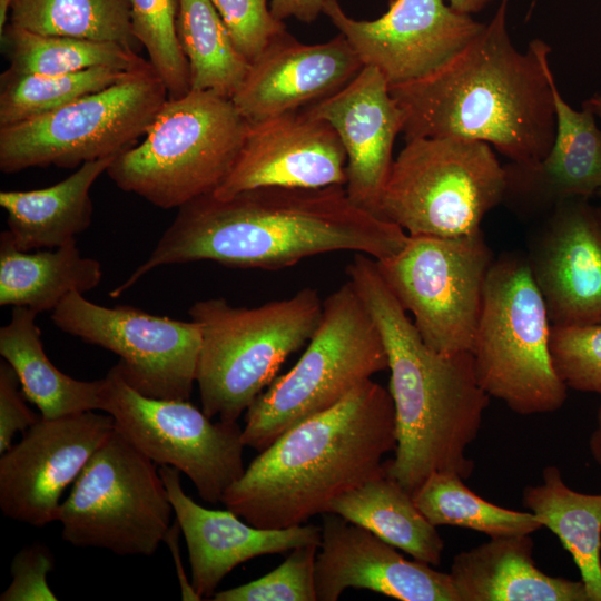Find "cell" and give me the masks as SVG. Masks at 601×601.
<instances>
[{"label": "cell", "instance_id": "1", "mask_svg": "<svg viewBox=\"0 0 601 601\" xmlns=\"http://www.w3.org/2000/svg\"><path fill=\"white\" fill-rule=\"evenodd\" d=\"M407 237L400 226L355 205L342 185L260 187L226 199L208 194L178 208L149 257L109 295L119 297L166 265L211 260L272 270L337 250L378 260L396 254Z\"/></svg>", "mask_w": 601, "mask_h": 601}, {"label": "cell", "instance_id": "2", "mask_svg": "<svg viewBox=\"0 0 601 601\" xmlns=\"http://www.w3.org/2000/svg\"><path fill=\"white\" fill-rule=\"evenodd\" d=\"M509 0L456 56L418 80L390 87L413 138L463 137L489 144L513 162H534L556 132L551 48L541 39L519 51L508 31Z\"/></svg>", "mask_w": 601, "mask_h": 601}, {"label": "cell", "instance_id": "3", "mask_svg": "<svg viewBox=\"0 0 601 601\" xmlns=\"http://www.w3.org/2000/svg\"><path fill=\"white\" fill-rule=\"evenodd\" d=\"M346 275L371 313L388 359L396 446L385 474L411 494L433 473L469 479L474 462L466 450L490 404L471 352L442 354L427 346L376 259L356 253Z\"/></svg>", "mask_w": 601, "mask_h": 601}, {"label": "cell", "instance_id": "4", "mask_svg": "<svg viewBox=\"0 0 601 601\" xmlns=\"http://www.w3.org/2000/svg\"><path fill=\"white\" fill-rule=\"evenodd\" d=\"M395 446L392 396L367 380L260 451L221 503L257 528L302 525L326 513L336 497L384 475V456Z\"/></svg>", "mask_w": 601, "mask_h": 601}, {"label": "cell", "instance_id": "5", "mask_svg": "<svg viewBox=\"0 0 601 601\" xmlns=\"http://www.w3.org/2000/svg\"><path fill=\"white\" fill-rule=\"evenodd\" d=\"M322 313L323 300L311 287L256 307L221 297L194 303L188 314L201 334L196 384L204 413L237 422L285 359L308 343Z\"/></svg>", "mask_w": 601, "mask_h": 601}, {"label": "cell", "instance_id": "6", "mask_svg": "<svg viewBox=\"0 0 601 601\" xmlns=\"http://www.w3.org/2000/svg\"><path fill=\"white\" fill-rule=\"evenodd\" d=\"M247 129L230 98L190 90L168 98L145 139L118 155L107 174L124 191L164 209L179 208L224 183Z\"/></svg>", "mask_w": 601, "mask_h": 601}, {"label": "cell", "instance_id": "7", "mask_svg": "<svg viewBox=\"0 0 601 601\" xmlns=\"http://www.w3.org/2000/svg\"><path fill=\"white\" fill-rule=\"evenodd\" d=\"M387 367L382 335L347 280L323 300L319 325L297 363L246 410L245 446L263 451L286 430L331 408Z\"/></svg>", "mask_w": 601, "mask_h": 601}, {"label": "cell", "instance_id": "8", "mask_svg": "<svg viewBox=\"0 0 601 601\" xmlns=\"http://www.w3.org/2000/svg\"><path fill=\"white\" fill-rule=\"evenodd\" d=\"M550 329L526 256L494 259L471 354L481 387L516 414L552 413L566 400L551 358Z\"/></svg>", "mask_w": 601, "mask_h": 601}, {"label": "cell", "instance_id": "9", "mask_svg": "<svg viewBox=\"0 0 601 601\" xmlns=\"http://www.w3.org/2000/svg\"><path fill=\"white\" fill-rule=\"evenodd\" d=\"M504 190V167L489 144L463 137L413 138L394 159L380 216L407 235H471L503 203Z\"/></svg>", "mask_w": 601, "mask_h": 601}, {"label": "cell", "instance_id": "10", "mask_svg": "<svg viewBox=\"0 0 601 601\" xmlns=\"http://www.w3.org/2000/svg\"><path fill=\"white\" fill-rule=\"evenodd\" d=\"M173 513L157 465L115 427L60 503L57 521L73 546L150 556Z\"/></svg>", "mask_w": 601, "mask_h": 601}, {"label": "cell", "instance_id": "11", "mask_svg": "<svg viewBox=\"0 0 601 601\" xmlns=\"http://www.w3.org/2000/svg\"><path fill=\"white\" fill-rule=\"evenodd\" d=\"M168 91L151 65L46 115L0 127V170L80 167L145 136Z\"/></svg>", "mask_w": 601, "mask_h": 601}, {"label": "cell", "instance_id": "12", "mask_svg": "<svg viewBox=\"0 0 601 601\" xmlns=\"http://www.w3.org/2000/svg\"><path fill=\"white\" fill-rule=\"evenodd\" d=\"M494 259L480 230L455 237L408 235L396 254L376 263L425 344L453 354L471 352Z\"/></svg>", "mask_w": 601, "mask_h": 601}, {"label": "cell", "instance_id": "13", "mask_svg": "<svg viewBox=\"0 0 601 601\" xmlns=\"http://www.w3.org/2000/svg\"><path fill=\"white\" fill-rule=\"evenodd\" d=\"M101 411L115 427L157 466H171L195 485L200 499L216 504L245 471L243 428L213 422L189 400L141 394L116 364L104 377Z\"/></svg>", "mask_w": 601, "mask_h": 601}, {"label": "cell", "instance_id": "14", "mask_svg": "<svg viewBox=\"0 0 601 601\" xmlns=\"http://www.w3.org/2000/svg\"><path fill=\"white\" fill-rule=\"evenodd\" d=\"M55 325L119 357L125 380L144 395L189 400L201 334L194 321L152 315L131 306L106 307L71 293L52 312Z\"/></svg>", "mask_w": 601, "mask_h": 601}, {"label": "cell", "instance_id": "15", "mask_svg": "<svg viewBox=\"0 0 601 601\" xmlns=\"http://www.w3.org/2000/svg\"><path fill=\"white\" fill-rule=\"evenodd\" d=\"M324 13L363 65L377 69L390 87L434 72L485 27L444 0H390L388 10L375 20H355L337 0H327Z\"/></svg>", "mask_w": 601, "mask_h": 601}, {"label": "cell", "instance_id": "16", "mask_svg": "<svg viewBox=\"0 0 601 601\" xmlns=\"http://www.w3.org/2000/svg\"><path fill=\"white\" fill-rule=\"evenodd\" d=\"M114 430V418L107 413L40 416L1 454L2 514L36 528L57 521L62 493Z\"/></svg>", "mask_w": 601, "mask_h": 601}, {"label": "cell", "instance_id": "17", "mask_svg": "<svg viewBox=\"0 0 601 601\" xmlns=\"http://www.w3.org/2000/svg\"><path fill=\"white\" fill-rule=\"evenodd\" d=\"M346 165L335 129L299 109L248 122L237 160L213 195L226 199L260 187L345 186Z\"/></svg>", "mask_w": 601, "mask_h": 601}, {"label": "cell", "instance_id": "18", "mask_svg": "<svg viewBox=\"0 0 601 601\" xmlns=\"http://www.w3.org/2000/svg\"><path fill=\"white\" fill-rule=\"evenodd\" d=\"M526 259L551 325L601 324V218L589 199L544 216Z\"/></svg>", "mask_w": 601, "mask_h": 601}, {"label": "cell", "instance_id": "19", "mask_svg": "<svg viewBox=\"0 0 601 601\" xmlns=\"http://www.w3.org/2000/svg\"><path fill=\"white\" fill-rule=\"evenodd\" d=\"M315 562L317 601H336L348 589H367L401 601H460L449 572L407 560L368 530L323 513Z\"/></svg>", "mask_w": 601, "mask_h": 601}, {"label": "cell", "instance_id": "20", "mask_svg": "<svg viewBox=\"0 0 601 601\" xmlns=\"http://www.w3.org/2000/svg\"><path fill=\"white\" fill-rule=\"evenodd\" d=\"M303 109L327 121L338 135L347 157L349 199L380 216L394 162V141L404 125L403 111L384 76L364 66L344 88Z\"/></svg>", "mask_w": 601, "mask_h": 601}, {"label": "cell", "instance_id": "21", "mask_svg": "<svg viewBox=\"0 0 601 601\" xmlns=\"http://www.w3.org/2000/svg\"><path fill=\"white\" fill-rule=\"evenodd\" d=\"M364 68L343 35L306 45L287 31L250 62L231 97L238 112L255 122L297 111L337 92Z\"/></svg>", "mask_w": 601, "mask_h": 601}, {"label": "cell", "instance_id": "22", "mask_svg": "<svg viewBox=\"0 0 601 601\" xmlns=\"http://www.w3.org/2000/svg\"><path fill=\"white\" fill-rule=\"evenodd\" d=\"M159 473L186 541L191 584L201 599L213 597L223 579L250 559L321 543L322 526L257 528L228 509L199 505L184 492L178 470L165 465L159 466Z\"/></svg>", "mask_w": 601, "mask_h": 601}, {"label": "cell", "instance_id": "23", "mask_svg": "<svg viewBox=\"0 0 601 601\" xmlns=\"http://www.w3.org/2000/svg\"><path fill=\"white\" fill-rule=\"evenodd\" d=\"M556 132L548 155L534 162L503 165V203L522 217L546 216L559 204L589 199L601 188V129L587 107L573 109L554 78Z\"/></svg>", "mask_w": 601, "mask_h": 601}, {"label": "cell", "instance_id": "24", "mask_svg": "<svg viewBox=\"0 0 601 601\" xmlns=\"http://www.w3.org/2000/svg\"><path fill=\"white\" fill-rule=\"evenodd\" d=\"M533 548L531 534H520L459 552L449 574L460 601H589L581 580L540 570Z\"/></svg>", "mask_w": 601, "mask_h": 601}, {"label": "cell", "instance_id": "25", "mask_svg": "<svg viewBox=\"0 0 601 601\" xmlns=\"http://www.w3.org/2000/svg\"><path fill=\"white\" fill-rule=\"evenodd\" d=\"M115 158L85 162L68 178L46 188L0 191V206L8 214L7 230L17 248L53 249L85 231L93 213L90 189Z\"/></svg>", "mask_w": 601, "mask_h": 601}, {"label": "cell", "instance_id": "26", "mask_svg": "<svg viewBox=\"0 0 601 601\" xmlns=\"http://www.w3.org/2000/svg\"><path fill=\"white\" fill-rule=\"evenodd\" d=\"M102 278L101 264L83 257L76 238L49 250L17 248L8 230L0 234V305L53 312L71 293L85 294Z\"/></svg>", "mask_w": 601, "mask_h": 601}, {"label": "cell", "instance_id": "27", "mask_svg": "<svg viewBox=\"0 0 601 601\" xmlns=\"http://www.w3.org/2000/svg\"><path fill=\"white\" fill-rule=\"evenodd\" d=\"M37 315L16 306L0 328V355L16 372L26 398L47 420L101 411L104 378L80 381L58 370L43 349Z\"/></svg>", "mask_w": 601, "mask_h": 601}, {"label": "cell", "instance_id": "28", "mask_svg": "<svg viewBox=\"0 0 601 601\" xmlns=\"http://www.w3.org/2000/svg\"><path fill=\"white\" fill-rule=\"evenodd\" d=\"M522 503L571 554L589 601H601V494L571 489L560 469L548 465L540 484L524 487Z\"/></svg>", "mask_w": 601, "mask_h": 601}, {"label": "cell", "instance_id": "29", "mask_svg": "<svg viewBox=\"0 0 601 601\" xmlns=\"http://www.w3.org/2000/svg\"><path fill=\"white\" fill-rule=\"evenodd\" d=\"M357 524L414 560L440 565L444 541L413 495L386 474L333 500L328 511Z\"/></svg>", "mask_w": 601, "mask_h": 601}, {"label": "cell", "instance_id": "30", "mask_svg": "<svg viewBox=\"0 0 601 601\" xmlns=\"http://www.w3.org/2000/svg\"><path fill=\"white\" fill-rule=\"evenodd\" d=\"M176 27L189 65L191 90L231 99L250 62L236 49L211 0H178Z\"/></svg>", "mask_w": 601, "mask_h": 601}, {"label": "cell", "instance_id": "31", "mask_svg": "<svg viewBox=\"0 0 601 601\" xmlns=\"http://www.w3.org/2000/svg\"><path fill=\"white\" fill-rule=\"evenodd\" d=\"M1 41L10 62L7 70L18 75H66L102 67L134 71L150 65L117 42L40 35L11 24Z\"/></svg>", "mask_w": 601, "mask_h": 601}, {"label": "cell", "instance_id": "32", "mask_svg": "<svg viewBox=\"0 0 601 601\" xmlns=\"http://www.w3.org/2000/svg\"><path fill=\"white\" fill-rule=\"evenodd\" d=\"M31 32L117 42L136 39L130 0H13L10 23Z\"/></svg>", "mask_w": 601, "mask_h": 601}, {"label": "cell", "instance_id": "33", "mask_svg": "<svg viewBox=\"0 0 601 601\" xmlns=\"http://www.w3.org/2000/svg\"><path fill=\"white\" fill-rule=\"evenodd\" d=\"M412 495L435 526L470 529L489 538L532 534L543 528L529 511L510 510L479 496L454 473L431 474Z\"/></svg>", "mask_w": 601, "mask_h": 601}, {"label": "cell", "instance_id": "34", "mask_svg": "<svg viewBox=\"0 0 601 601\" xmlns=\"http://www.w3.org/2000/svg\"><path fill=\"white\" fill-rule=\"evenodd\" d=\"M130 72L105 67L51 76L6 70L0 78V127L51 112L117 83Z\"/></svg>", "mask_w": 601, "mask_h": 601}, {"label": "cell", "instance_id": "35", "mask_svg": "<svg viewBox=\"0 0 601 601\" xmlns=\"http://www.w3.org/2000/svg\"><path fill=\"white\" fill-rule=\"evenodd\" d=\"M135 38L146 48L149 62L169 98L191 90L187 58L176 27L178 0H130Z\"/></svg>", "mask_w": 601, "mask_h": 601}, {"label": "cell", "instance_id": "36", "mask_svg": "<svg viewBox=\"0 0 601 601\" xmlns=\"http://www.w3.org/2000/svg\"><path fill=\"white\" fill-rule=\"evenodd\" d=\"M319 543L294 548L285 561L248 583L216 591L215 601H317L315 562Z\"/></svg>", "mask_w": 601, "mask_h": 601}, {"label": "cell", "instance_id": "37", "mask_svg": "<svg viewBox=\"0 0 601 601\" xmlns=\"http://www.w3.org/2000/svg\"><path fill=\"white\" fill-rule=\"evenodd\" d=\"M550 353L568 388L601 395V324L551 325Z\"/></svg>", "mask_w": 601, "mask_h": 601}, {"label": "cell", "instance_id": "38", "mask_svg": "<svg viewBox=\"0 0 601 601\" xmlns=\"http://www.w3.org/2000/svg\"><path fill=\"white\" fill-rule=\"evenodd\" d=\"M238 52L255 60L277 37L286 32L267 0H211Z\"/></svg>", "mask_w": 601, "mask_h": 601}, {"label": "cell", "instance_id": "39", "mask_svg": "<svg viewBox=\"0 0 601 601\" xmlns=\"http://www.w3.org/2000/svg\"><path fill=\"white\" fill-rule=\"evenodd\" d=\"M55 559L42 543L24 546L12 559L11 582L1 593V601H56L48 583Z\"/></svg>", "mask_w": 601, "mask_h": 601}, {"label": "cell", "instance_id": "40", "mask_svg": "<svg viewBox=\"0 0 601 601\" xmlns=\"http://www.w3.org/2000/svg\"><path fill=\"white\" fill-rule=\"evenodd\" d=\"M19 380L12 367L0 363V454L11 445L18 432H26L38 422V417L27 405L28 401L19 388Z\"/></svg>", "mask_w": 601, "mask_h": 601}, {"label": "cell", "instance_id": "41", "mask_svg": "<svg viewBox=\"0 0 601 601\" xmlns=\"http://www.w3.org/2000/svg\"><path fill=\"white\" fill-rule=\"evenodd\" d=\"M327 0H272L270 11L280 21L294 17L297 20L311 23L324 13Z\"/></svg>", "mask_w": 601, "mask_h": 601}, {"label": "cell", "instance_id": "42", "mask_svg": "<svg viewBox=\"0 0 601 601\" xmlns=\"http://www.w3.org/2000/svg\"><path fill=\"white\" fill-rule=\"evenodd\" d=\"M181 530L178 522L175 520L174 524L170 525L168 532L165 535L164 542L167 543L174 561L177 565V578L181 590L183 600L199 601L201 598L196 593L191 581L188 580L183 565L180 564V554H179V534Z\"/></svg>", "mask_w": 601, "mask_h": 601}, {"label": "cell", "instance_id": "43", "mask_svg": "<svg viewBox=\"0 0 601 601\" xmlns=\"http://www.w3.org/2000/svg\"><path fill=\"white\" fill-rule=\"evenodd\" d=\"M591 456L601 466V403L597 412V424L589 439Z\"/></svg>", "mask_w": 601, "mask_h": 601}, {"label": "cell", "instance_id": "44", "mask_svg": "<svg viewBox=\"0 0 601 601\" xmlns=\"http://www.w3.org/2000/svg\"><path fill=\"white\" fill-rule=\"evenodd\" d=\"M493 0H450V6L465 14H473L483 10Z\"/></svg>", "mask_w": 601, "mask_h": 601}, {"label": "cell", "instance_id": "45", "mask_svg": "<svg viewBox=\"0 0 601 601\" xmlns=\"http://www.w3.org/2000/svg\"><path fill=\"white\" fill-rule=\"evenodd\" d=\"M13 0H0V36L7 27L8 12L11 10Z\"/></svg>", "mask_w": 601, "mask_h": 601}, {"label": "cell", "instance_id": "46", "mask_svg": "<svg viewBox=\"0 0 601 601\" xmlns=\"http://www.w3.org/2000/svg\"><path fill=\"white\" fill-rule=\"evenodd\" d=\"M582 106L590 109L594 116L601 119V93L592 96L591 98L585 100Z\"/></svg>", "mask_w": 601, "mask_h": 601}, {"label": "cell", "instance_id": "47", "mask_svg": "<svg viewBox=\"0 0 601 601\" xmlns=\"http://www.w3.org/2000/svg\"><path fill=\"white\" fill-rule=\"evenodd\" d=\"M597 209H598L599 216H600V218H601V206H600V207H597Z\"/></svg>", "mask_w": 601, "mask_h": 601}, {"label": "cell", "instance_id": "48", "mask_svg": "<svg viewBox=\"0 0 601 601\" xmlns=\"http://www.w3.org/2000/svg\"><path fill=\"white\" fill-rule=\"evenodd\" d=\"M597 196L601 199V188H600L599 191L597 193Z\"/></svg>", "mask_w": 601, "mask_h": 601}]
</instances>
